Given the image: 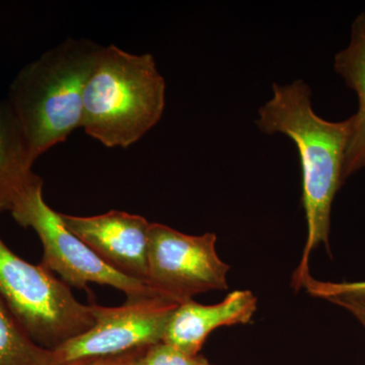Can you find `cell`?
<instances>
[{
	"instance_id": "obj_10",
	"label": "cell",
	"mask_w": 365,
	"mask_h": 365,
	"mask_svg": "<svg viewBox=\"0 0 365 365\" xmlns=\"http://www.w3.org/2000/svg\"><path fill=\"white\" fill-rule=\"evenodd\" d=\"M334 68L359 97V108L353 115L351 135L343 163V182L365 167V11L353 21L349 44L338 53Z\"/></svg>"
},
{
	"instance_id": "obj_6",
	"label": "cell",
	"mask_w": 365,
	"mask_h": 365,
	"mask_svg": "<svg viewBox=\"0 0 365 365\" xmlns=\"http://www.w3.org/2000/svg\"><path fill=\"white\" fill-rule=\"evenodd\" d=\"M216 240L212 232L189 235L151 223L146 284L178 304L203 292L227 290L230 266L216 253Z\"/></svg>"
},
{
	"instance_id": "obj_9",
	"label": "cell",
	"mask_w": 365,
	"mask_h": 365,
	"mask_svg": "<svg viewBox=\"0 0 365 365\" xmlns=\"http://www.w3.org/2000/svg\"><path fill=\"white\" fill-rule=\"evenodd\" d=\"M257 304L258 299L250 290H235L222 302L211 306L189 300L179 304L170 316L163 342L187 354H199L216 329L251 323Z\"/></svg>"
},
{
	"instance_id": "obj_11",
	"label": "cell",
	"mask_w": 365,
	"mask_h": 365,
	"mask_svg": "<svg viewBox=\"0 0 365 365\" xmlns=\"http://www.w3.org/2000/svg\"><path fill=\"white\" fill-rule=\"evenodd\" d=\"M34 163L18 118L7 100L0 101V213L11 210L21 192L39 179Z\"/></svg>"
},
{
	"instance_id": "obj_14",
	"label": "cell",
	"mask_w": 365,
	"mask_h": 365,
	"mask_svg": "<svg viewBox=\"0 0 365 365\" xmlns=\"http://www.w3.org/2000/svg\"><path fill=\"white\" fill-rule=\"evenodd\" d=\"M302 288L307 294L326 300L335 299H354L365 302V281L357 282H329L319 281L311 275L304 280Z\"/></svg>"
},
{
	"instance_id": "obj_3",
	"label": "cell",
	"mask_w": 365,
	"mask_h": 365,
	"mask_svg": "<svg viewBox=\"0 0 365 365\" xmlns=\"http://www.w3.org/2000/svg\"><path fill=\"white\" fill-rule=\"evenodd\" d=\"M165 81L150 53L101 49L83 93L81 128L107 148L138 143L162 119Z\"/></svg>"
},
{
	"instance_id": "obj_8",
	"label": "cell",
	"mask_w": 365,
	"mask_h": 365,
	"mask_svg": "<svg viewBox=\"0 0 365 365\" xmlns=\"http://www.w3.org/2000/svg\"><path fill=\"white\" fill-rule=\"evenodd\" d=\"M60 216L69 232L110 267L146 283L151 223L145 218L118 210L95 216Z\"/></svg>"
},
{
	"instance_id": "obj_12",
	"label": "cell",
	"mask_w": 365,
	"mask_h": 365,
	"mask_svg": "<svg viewBox=\"0 0 365 365\" xmlns=\"http://www.w3.org/2000/svg\"><path fill=\"white\" fill-rule=\"evenodd\" d=\"M0 365H61L54 350L36 343L0 295Z\"/></svg>"
},
{
	"instance_id": "obj_15",
	"label": "cell",
	"mask_w": 365,
	"mask_h": 365,
	"mask_svg": "<svg viewBox=\"0 0 365 365\" xmlns=\"http://www.w3.org/2000/svg\"><path fill=\"white\" fill-rule=\"evenodd\" d=\"M330 302L347 309L355 317L365 328V302L354 299H335Z\"/></svg>"
},
{
	"instance_id": "obj_2",
	"label": "cell",
	"mask_w": 365,
	"mask_h": 365,
	"mask_svg": "<svg viewBox=\"0 0 365 365\" xmlns=\"http://www.w3.org/2000/svg\"><path fill=\"white\" fill-rule=\"evenodd\" d=\"M103 46L69 38L19 72L6 98L34 162L81 128L83 93Z\"/></svg>"
},
{
	"instance_id": "obj_13",
	"label": "cell",
	"mask_w": 365,
	"mask_h": 365,
	"mask_svg": "<svg viewBox=\"0 0 365 365\" xmlns=\"http://www.w3.org/2000/svg\"><path fill=\"white\" fill-rule=\"evenodd\" d=\"M128 365H213L202 355H190L160 342L145 348Z\"/></svg>"
},
{
	"instance_id": "obj_5",
	"label": "cell",
	"mask_w": 365,
	"mask_h": 365,
	"mask_svg": "<svg viewBox=\"0 0 365 365\" xmlns=\"http://www.w3.org/2000/svg\"><path fill=\"white\" fill-rule=\"evenodd\" d=\"M42 189L43 181L39 178L21 192L9 211L21 227L33 228L40 237L44 250L43 266L58 274L68 287L78 290L88 292V284L97 283L124 292L127 299L158 295L143 281L127 277L110 267L69 232L60 213L45 202Z\"/></svg>"
},
{
	"instance_id": "obj_17",
	"label": "cell",
	"mask_w": 365,
	"mask_h": 365,
	"mask_svg": "<svg viewBox=\"0 0 365 365\" xmlns=\"http://www.w3.org/2000/svg\"><path fill=\"white\" fill-rule=\"evenodd\" d=\"M93 360L95 359H85V360H78V361L71 362V364L66 365H90Z\"/></svg>"
},
{
	"instance_id": "obj_7",
	"label": "cell",
	"mask_w": 365,
	"mask_h": 365,
	"mask_svg": "<svg viewBox=\"0 0 365 365\" xmlns=\"http://www.w3.org/2000/svg\"><path fill=\"white\" fill-rule=\"evenodd\" d=\"M88 306L95 325L54 349L61 365L115 356L163 342L168 322L179 304L155 295L127 299L116 307Z\"/></svg>"
},
{
	"instance_id": "obj_1",
	"label": "cell",
	"mask_w": 365,
	"mask_h": 365,
	"mask_svg": "<svg viewBox=\"0 0 365 365\" xmlns=\"http://www.w3.org/2000/svg\"><path fill=\"white\" fill-rule=\"evenodd\" d=\"M312 91L302 79L273 85V97L259 109L257 126L263 133L284 134L299 150L302 175V206L307 237L302 260L292 275L295 292L309 277V257L319 245L328 247L334 198L342 186L343 163L351 135L352 116L327 121L314 113Z\"/></svg>"
},
{
	"instance_id": "obj_16",
	"label": "cell",
	"mask_w": 365,
	"mask_h": 365,
	"mask_svg": "<svg viewBox=\"0 0 365 365\" xmlns=\"http://www.w3.org/2000/svg\"><path fill=\"white\" fill-rule=\"evenodd\" d=\"M145 349V348H144ZM143 349L134 350V351L115 355V356L103 357L93 360L90 365H128L132 360L136 359Z\"/></svg>"
},
{
	"instance_id": "obj_4",
	"label": "cell",
	"mask_w": 365,
	"mask_h": 365,
	"mask_svg": "<svg viewBox=\"0 0 365 365\" xmlns=\"http://www.w3.org/2000/svg\"><path fill=\"white\" fill-rule=\"evenodd\" d=\"M0 295L36 343L56 349L95 325L90 306L42 264L33 265L0 237Z\"/></svg>"
}]
</instances>
